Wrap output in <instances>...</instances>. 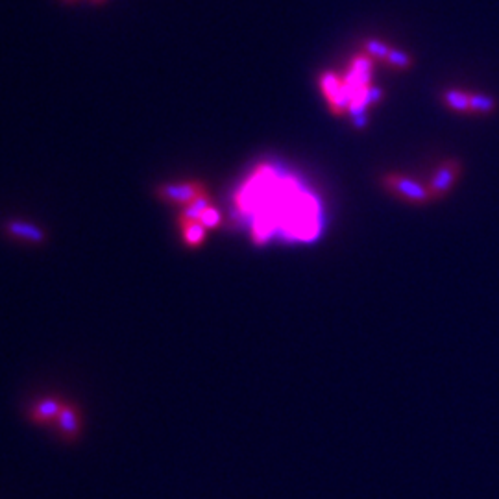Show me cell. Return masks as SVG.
Listing matches in <instances>:
<instances>
[{
  "instance_id": "1",
  "label": "cell",
  "mask_w": 499,
  "mask_h": 499,
  "mask_svg": "<svg viewBox=\"0 0 499 499\" xmlns=\"http://www.w3.org/2000/svg\"><path fill=\"white\" fill-rule=\"evenodd\" d=\"M243 202L248 210L261 211L254 218V238L265 243L274 230H281L292 241L309 243L322 230V210L318 198L302 189L294 178L278 176L272 169H263L250 183Z\"/></svg>"
},
{
  "instance_id": "2",
  "label": "cell",
  "mask_w": 499,
  "mask_h": 499,
  "mask_svg": "<svg viewBox=\"0 0 499 499\" xmlns=\"http://www.w3.org/2000/svg\"><path fill=\"white\" fill-rule=\"evenodd\" d=\"M383 187L389 192H392L396 198H400L403 202L409 203H427L433 202V196H431L429 189L424 183H418L416 180L412 178H407L403 174H398V172H390V174H385L383 180H381Z\"/></svg>"
},
{
  "instance_id": "3",
  "label": "cell",
  "mask_w": 499,
  "mask_h": 499,
  "mask_svg": "<svg viewBox=\"0 0 499 499\" xmlns=\"http://www.w3.org/2000/svg\"><path fill=\"white\" fill-rule=\"evenodd\" d=\"M320 91L324 94V99L327 100V105L333 111V115L348 113L349 94L344 74L340 76L337 72H331V70L324 72L320 76Z\"/></svg>"
},
{
  "instance_id": "4",
  "label": "cell",
  "mask_w": 499,
  "mask_h": 499,
  "mask_svg": "<svg viewBox=\"0 0 499 499\" xmlns=\"http://www.w3.org/2000/svg\"><path fill=\"white\" fill-rule=\"evenodd\" d=\"M207 191L202 181H178V183H165L159 185L156 191V196L163 203H169L174 207H185L192 200H196L200 194Z\"/></svg>"
},
{
  "instance_id": "5",
  "label": "cell",
  "mask_w": 499,
  "mask_h": 499,
  "mask_svg": "<svg viewBox=\"0 0 499 499\" xmlns=\"http://www.w3.org/2000/svg\"><path fill=\"white\" fill-rule=\"evenodd\" d=\"M54 431L63 442H76L81 433V412L80 407L69 400H63L58 418L52 424Z\"/></svg>"
},
{
  "instance_id": "6",
  "label": "cell",
  "mask_w": 499,
  "mask_h": 499,
  "mask_svg": "<svg viewBox=\"0 0 499 499\" xmlns=\"http://www.w3.org/2000/svg\"><path fill=\"white\" fill-rule=\"evenodd\" d=\"M65 398L58 396H45V398H35L26 407V418L35 425H52L58 418Z\"/></svg>"
},
{
  "instance_id": "7",
  "label": "cell",
  "mask_w": 499,
  "mask_h": 499,
  "mask_svg": "<svg viewBox=\"0 0 499 499\" xmlns=\"http://www.w3.org/2000/svg\"><path fill=\"white\" fill-rule=\"evenodd\" d=\"M460 172H462V165L459 161L447 159V161L442 163L427 183V189H429L433 200H440V198L446 196L455 185V181L460 178Z\"/></svg>"
},
{
  "instance_id": "8",
  "label": "cell",
  "mask_w": 499,
  "mask_h": 499,
  "mask_svg": "<svg viewBox=\"0 0 499 499\" xmlns=\"http://www.w3.org/2000/svg\"><path fill=\"white\" fill-rule=\"evenodd\" d=\"M211 205H213V200H211L210 192L205 191L203 194L196 198V200H192L189 205H185L183 210H181L180 216H178V226L183 227L187 224H194V222H200L202 215L205 211L210 210Z\"/></svg>"
},
{
  "instance_id": "9",
  "label": "cell",
  "mask_w": 499,
  "mask_h": 499,
  "mask_svg": "<svg viewBox=\"0 0 499 499\" xmlns=\"http://www.w3.org/2000/svg\"><path fill=\"white\" fill-rule=\"evenodd\" d=\"M6 232L12 235V237H17L21 241H26V243H43L45 241V233L41 232L39 227L34 226V224H28V222L23 221H15L10 222L6 226Z\"/></svg>"
},
{
  "instance_id": "10",
  "label": "cell",
  "mask_w": 499,
  "mask_h": 499,
  "mask_svg": "<svg viewBox=\"0 0 499 499\" xmlns=\"http://www.w3.org/2000/svg\"><path fill=\"white\" fill-rule=\"evenodd\" d=\"M180 230H181V238H183V244L189 246V248H200V246L205 243L207 230H205L200 222L187 224V226L180 227Z\"/></svg>"
},
{
  "instance_id": "11",
  "label": "cell",
  "mask_w": 499,
  "mask_h": 499,
  "mask_svg": "<svg viewBox=\"0 0 499 499\" xmlns=\"http://www.w3.org/2000/svg\"><path fill=\"white\" fill-rule=\"evenodd\" d=\"M444 104L451 111H457V113H470V93L457 91V89L446 91L444 93Z\"/></svg>"
},
{
  "instance_id": "12",
  "label": "cell",
  "mask_w": 499,
  "mask_h": 499,
  "mask_svg": "<svg viewBox=\"0 0 499 499\" xmlns=\"http://www.w3.org/2000/svg\"><path fill=\"white\" fill-rule=\"evenodd\" d=\"M496 111V99L488 94H470V113L477 115H492Z\"/></svg>"
},
{
  "instance_id": "13",
  "label": "cell",
  "mask_w": 499,
  "mask_h": 499,
  "mask_svg": "<svg viewBox=\"0 0 499 499\" xmlns=\"http://www.w3.org/2000/svg\"><path fill=\"white\" fill-rule=\"evenodd\" d=\"M390 50H392V47L381 39H368L365 43V52L368 54L374 61H387Z\"/></svg>"
},
{
  "instance_id": "14",
  "label": "cell",
  "mask_w": 499,
  "mask_h": 499,
  "mask_svg": "<svg viewBox=\"0 0 499 499\" xmlns=\"http://www.w3.org/2000/svg\"><path fill=\"white\" fill-rule=\"evenodd\" d=\"M385 63L390 65L392 69L405 70L412 65V58H411V54L403 52V50H398V48H392L389 54V58H387Z\"/></svg>"
},
{
  "instance_id": "15",
  "label": "cell",
  "mask_w": 499,
  "mask_h": 499,
  "mask_svg": "<svg viewBox=\"0 0 499 499\" xmlns=\"http://www.w3.org/2000/svg\"><path fill=\"white\" fill-rule=\"evenodd\" d=\"M221 222H222V215L215 205H211L210 210L205 211L202 215V218H200V224H202L205 230H215V227L221 226Z\"/></svg>"
},
{
  "instance_id": "16",
  "label": "cell",
  "mask_w": 499,
  "mask_h": 499,
  "mask_svg": "<svg viewBox=\"0 0 499 499\" xmlns=\"http://www.w3.org/2000/svg\"><path fill=\"white\" fill-rule=\"evenodd\" d=\"M91 4H94V6H102V4H105L108 0H89Z\"/></svg>"
},
{
  "instance_id": "17",
  "label": "cell",
  "mask_w": 499,
  "mask_h": 499,
  "mask_svg": "<svg viewBox=\"0 0 499 499\" xmlns=\"http://www.w3.org/2000/svg\"><path fill=\"white\" fill-rule=\"evenodd\" d=\"M63 2H67V4H74V2H78V0H63Z\"/></svg>"
}]
</instances>
